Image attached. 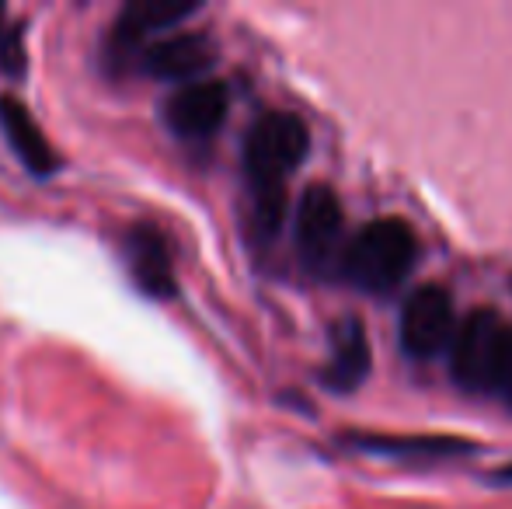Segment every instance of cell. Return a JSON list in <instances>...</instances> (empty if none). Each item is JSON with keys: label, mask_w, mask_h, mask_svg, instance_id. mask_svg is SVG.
Listing matches in <instances>:
<instances>
[{"label": "cell", "mask_w": 512, "mask_h": 509, "mask_svg": "<svg viewBox=\"0 0 512 509\" xmlns=\"http://www.w3.org/2000/svg\"><path fill=\"white\" fill-rule=\"evenodd\" d=\"M7 28H11V25H7V7L0 4V39H4V32H7Z\"/></svg>", "instance_id": "obj_15"}, {"label": "cell", "mask_w": 512, "mask_h": 509, "mask_svg": "<svg viewBox=\"0 0 512 509\" xmlns=\"http://www.w3.org/2000/svg\"><path fill=\"white\" fill-rule=\"evenodd\" d=\"M122 258L129 265V276L147 297L168 300L175 297L178 279H175V258H171V245L157 227L136 224L122 238Z\"/></svg>", "instance_id": "obj_9"}, {"label": "cell", "mask_w": 512, "mask_h": 509, "mask_svg": "<svg viewBox=\"0 0 512 509\" xmlns=\"http://www.w3.org/2000/svg\"><path fill=\"white\" fill-rule=\"evenodd\" d=\"M196 4H168V0H133L115 14L108 28L105 53L112 63H133L143 56L150 42L161 39L168 28L182 25L196 14Z\"/></svg>", "instance_id": "obj_6"}, {"label": "cell", "mask_w": 512, "mask_h": 509, "mask_svg": "<svg viewBox=\"0 0 512 509\" xmlns=\"http://www.w3.org/2000/svg\"><path fill=\"white\" fill-rule=\"evenodd\" d=\"M457 314H453V297L436 283L418 286L405 300L398 318V342L411 360H436L439 353H450L457 339Z\"/></svg>", "instance_id": "obj_4"}, {"label": "cell", "mask_w": 512, "mask_h": 509, "mask_svg": "<svg viewBox=\"0 0 512 509\" xmlns=\"http://www.w3.org/2000/svg\"><path fill=\"white\" fill-rule=\"evenodd\" d=\"M213 60L216 46L206 32H168L143 49V56L136 60V70L143 77H154V81L192 84L203 81V74L213 67Z\"/></svg>", "instance_id": "obj_8"}, {"label": "cell", "mask_w": 512, "mask_h": 509, "mask_svg": "<svg viewBox=\"0 0 512 509\" xmlns=\"http://www.w3.org/2000/svg\"><path fill=\"white\" fill-rule=\"evenodd\" d=\"M0 133H4L7 147L14 150V157H18L35 178H49L60 171V154L49 147L46 133L35 123L28 105L18 102L14 95H0Z\"/></svg>", "instance_id": "obj_10"}, {"label": "cell", "mask_w": 512, "mask_h": 509, "mask_svg": "<svg viewBox=\"0 0 512 509\" xmlns=\"http://www.w3.org/2000/svg\"><path fill=\"white\" fill-rule=\"evenodd\" d=\"M342 227L345 213L338 203L331 185H310L300 196L297 206V224H293V238H297V255L307 269L324 272L335 262H342Z\"/></svg>", "instance_id": "obj_5"}, {"label": "cell", "mask_w": 512, "mask_h": 509, "mask_svg": "<svg viewBox=\"0 0 512 509\" xmlns=\"http://www.w3.org/2000/svg\"><path fill=\"white\" fill-rule=\"evenodd\" d=\"M310 129L293 112H265L244 136V178L251 196V227L272 241L286 220V182L304 164Z\"/></svg>", "instance_id": "obj_1"}, {"label": "cell", "mask_w": 512, "mask_h": 509, "mask_svg": "<svg viewBox=\"0 0 512 509\" xmlns=\"http://www.w3.org/2000/svg\"><path fill=\"white\" fill-rule=\"evenodd\" d=\"M495 482H499V485H512V464H506V468L495 471Z\"/></svg>", "instance_id": "obj_14"}, {"label": "cell", "mask_w": 512, "mask_h": 509, "mask_svg": "<svg viewBox=\"0 0 512 509\" xmlns=\"http://www.w3.org/2000/svg\"><path fill=\"white\" fill-rule=\"evenodd\" d=\"M230 112V91L216 77L182 84L175 95L164 102V123L171 133L185 143H203L209 136L220 133Z\"/></svg>", "instance_id": "obj_7"}, {"label": "cell", "mask_w": 512, "mask_h": 509, "mask_svg": "<svg viewBox=\"0 0 512 509\" xmlns=\"http://www.w3.org/2000/svg\"><path fill=\"white\" fill-rule=\"evenodd\" d=\"M453 381L464 391L512 401V325L495 311H474L460 321L450 346Z\"/></svg>", "instance_id": "obj_2"}, {"label": "cell", "mask_w": 512, "mask_h": 509, "mask_svg": "<svg viewBox=\"0 0 512 509\" xmlns=\"http://www.w3.org/2000/svg\"><path fill=\"white\" fill-rule=\"evenodd\" d=\"M349 440L356 443L359 450H370V454L418 457V461L474 454V443L471 440H453V436H377V433H352Z\"/></svg>", "instance_id": "obj_12"}, {"label": "cell", "mask_w": 512, "mask_h": 509, "mask_svg": "<svg viewBox=\"0 0 512 509\" xmlns=\"http://www.w3.org/2000/svg\"><path fill=\"white\" fill-rule=\"evenodd\" d=\"M370 342H366V328L359 318H342L331 332V353L328 367H324L321 381L338 394L356 391L359 384L370 377Z\"/></svg>", "instance_id": "obj_11"}, {"label": "cell", "mask_w": 512, "mask_h": 509, "mask_svg": "<svg viewBox=\"0 0 512 509\" xmlns=\"http://www.w3.org/2000/svg\"><path fill=\"white\" fill-rule=\"evenodd\" d=\"M0 70L11 77L25 74V32H21V25H11L0 39Z\"/></svg>", "instance_id": "obj_13"}, {"label": "cell", "mask_w": 512, "mask_h": 509, "mask_svg": "<svg viewBox=\"0 0 512 509\" xmlns=\"http://www.w3.org/2000/svg\"><path fill=\"white\" fill-rule=\"evenodd\" d=\"M418 262V238L408 220L380 217L366 224L342 252V276L363 293H394Z\"/></svg>", "instance_id": "obj_3"}]
</instances>
